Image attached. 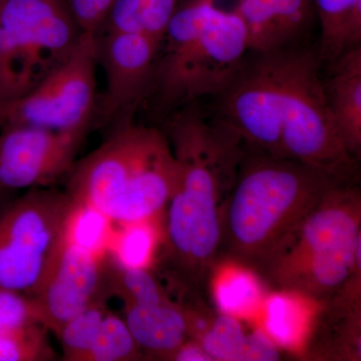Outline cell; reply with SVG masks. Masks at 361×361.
Returning <instances> with one entry per match:
<instances>
[{"label":"cell","instance_id":"6da1fadb","mask_svg":"<svg viewBox=\"0 0 361 361\" xmlns=\"http://www.w3.org/2000/svg\"><path fill=\"white\" fill-rule=\"evenodd\" d=\"M165 134L180 175L168 203L161 262L190 286L203 279L221 250V197L234 184L243 146L230 128L198 109L171 118Z\"/></svg>","mask_w":361,"mask_h":361},{"label":"cell","instance_id":"7a4b0ae2","mask_svg":"<svg viewBox=\"0 0 361 361\" xmlns=\"http://www.w3.org/2000/svg\"><path fill=\"white\" fill-rule=\"evenodd\" d=\"M351 176L247 148L221 211V247L260 269L332 188Z\"/></svg>","mask_w":361,"mask_h":361},{"label":"cell","instance_id":"3957f363","mask_svg":"<svg viewBox=\"0 0 361 361\" xmlns=\"http://www.w3.org/2000/svg\"><path fill=\"white\" fill-rule=\"evenodd\" d=\"M68 174L73 200L123 225L158 217L178 186L180 166L163 132L123 123Z\"/></svg>","mask_w":361,"mask_h":361},{"label":"cell","instance_id":"277c9868","mask_svg":"<svg viewBox=\"0 0 361 361\" xmlns=\"http://www.w3.org/2000/svg\"><path fill=\"white\" fill-rule=\"evenodd\" d=\"M248 35L234 11L215 0L179 4L161 42L153 92L163 113L206 97H217L236 77L248 56Z\"/></svg>","mask_w":361,"mask_h":361},{"label":"cell","instance_id":"5b68a950","mask_svg":"<svg viewBox=\"0 0 361 361\" xmlns=\"http://www.w3.org/2000/svg\"><path fill=\"white\" fill-rule=\"evenodd\" d=\"M360 195L344 180L322 201L261 266L282 291L325 298L360 268Z\"/></svg>","mask_w":361,"mask_h":361},{"label":"cell","instance_id":"8992f818","mask_svg":"<svg viewBox=\"0 0 361 361\" xmlns=\"http://www.w3.org/2000/svg\"><path fill=\"white\" fill-rule=\"evenodd\" d=\"M272 82L273 126L282 158L351 176L356 163L327 106L322 59L308 44L266 52Z\"/></svg>","mask_w":361,"mask_h":361},{"label":"cell","instance_id":"52a82bcc","mask_svg":"<svg viewBox=\"0 0 361 361\" xmlns=\"http://www.w3.org/2000/svg\"><path fill=\"white\" fill-rule=\"evenodd\" d=\"M82 35L66 0H0V99L33 89Z\"/></svg>","mask_w":361,"mask_h":361},{"label":"cell","instance_id":"ba28073f","mask_svg":"<svg viewBox=\"0 0 361 361\" xmlns=\"http://www.w3.org/2000/svg\"><path fill=\"white\" fill-rule=\"evenodd\" d=\"M68 193L32 189L0 210V288L35 296L63 241Z\"/></svg>","mask_w":361,"mask_h":361},{"label":"cell","instance_id":"9c48e42d","mask_svg":"<svg viewBox=\"0 0 361 361\" xmlns=\"http://www.w3.org/2000/svg\"><path fill=\"white\" fill-rule=\"evenodd\" d=\"M97 32H82L68 58L23 96L4 102L2 126L87 133L96 111Z\"/></svg>","mask_w":361,"mask_h":361},{"label":"cell","instance_id":"30bf717a","mask_svg":"<svg viewBox=\"0 0 361 361\" xmlns=\"http://www.w3.org/2000/svg\"><path fill=\"white\" fill-rule=\"evenodd\" d=\"M85 135L30 126H2L0 192L45 184L70 172Z\"/></svg>","mask_w":361,"mask_h":361},{"label":"cell","instance_id":"8fae6325","mask_svg":"<svg viewBox=\"0 0 361 361\" xmlns=\"http://www.w3.org/2000/svg\"><path fill=\"white\" fill-rule=\"evenodd\" d=\"M110 295L108 257H99L63 239L51 269L32 298L42 324L58 336L71 318L94 301Z\"/></svg>","mask_w":361,"mask_h":361},{"label":"cell","instance_id":"7c38bea8","mask_svg":"<svg viewBox=\"0 0 361 361\" xmlns=\"http://www.w3.org/2000/svg\"><path fill=\"white\" fill-rule=\"evenodd\" d=\"M97 45L106 90L96 110L106 125L152 94L161 44L144 35L104 32Z\"/></svg>","mask_w":361,"mask_h":361},{"label":"cell","instance_id":"4fadbf2b","mask_svg":"<svg viewBox=\"0 0 361 361\" xmlns=\"http://www.w3.org/2000/svg\"><path fill=\"white\" fill-rule=\"evenodd\" d=\"M233 11L243 21L252 52L307 44L316 18L313 0H237Z\"/></svg>","mask_w":361,"mask_h":361},{"label":"cell","instance_id":"5bb4252c","mask_svg":"<svg viewBox=\"0 0 361 361\" xmlns=\"http://www.w3.org/2000/svg\"><path fill=\"white\" fill-rule=\"evenodd\" d=\"M323 77L327 106L349 153L355 159L361 148V45L327 63Z\"/></svg>","mask_w":361,"mask_h":361},{"label":"cell","instance_id":"9a60e30c","mask_svg":"<svg viewBox=\"0 0 361 361\" xmlns=\"http://www.w3.org/2000/svg\"><path fill=\"white\" fill-rule=\"evenodd\" d=\"M125 316L140 350L155 357L170 360L189 336L186 311L169 300L152 306L125 304Z\"/></svg>","mask_w":361,"mask_h":361},{"label":"cell","instance_id":"2e32d148","mask_svg":"<svg viewBox=\"0 0 361 361\" xmlns=\"http://www.w3.org/2000/svg\"><path fill=\"white\" fill-rule=\"evenodd\" d=\"M323 65L361 45V0H313Z\"/></svg>","mask_w":361,"mask_h":361},{"label":"cell","instance_id":"e0dca14e","mask_svg":"<svg viewBox=\"0 0 361 361\" xmlns=\"http://www.w3.org/2000/svg\"><path fill=\"white\" fill-rule=\"evenodd\" d=\"M180 0H115L104 18V32L140 35L163 42ZM99 28V30H101Z\"/></svg>","mask_w":361,"mask_h":361},{"label":"cell","instance_id":"ac0fdd59","mask_svg":"<svg viewBox=\"0 0 361 361\" xmlns=\"http://www.w3.org/2000/svg\"><path fill=\"white\" fill-rule=\"evenodd\" d=\"M104 214L84 202L73 200L66 218L63 239L68 243L106 258L115 229Z\"/></svg>","mask_w":361,"mask_h":361},{"label":"cell","instance_id":"d6986e66","mask_svg":"<svg viewBox=\"0 0 361 361\" xmlns=\"http://www.w3.org/2000/svg\"><path fill=\"white\" fill-rule=\"evenodd\" d=\"M120 226V229L114 232L109 259L120 267L148 269L159 238L155 220Z\"/></svg>","mask_w":361,"mask_h":361},{"label":"cell","instance_id":"ffe728a7","mask_svg":"<svg viewBox=\"0 0 361 361\" xmlns=\"http://www.w3.org/2000/svg\"><path fill=\"white\" fill-rule=\"evenodd\" d=\"M264 331L277 345L292 348L301 339L306 322L300 301L293 293L282 291L265 301Z\"/></svg>","mask_w":361,"mask_h":361},{"label":"cell","instance_id":"44dd1931","mask_svg":"<svg viewBox=\"0 0 361 361\" xmlns=\"http://www.w3.org/2000/svg\"><path fill=\"white\" fill-rule=\"evenodd\" d=\"M249 336L235 316L221 313L199 334L197 343L211 360H246Z\"/></svg>","mask_w":361,"mask_h":361},{"label":"cell","instance_id":"7402d4cb","mask_svg":"<svg viewBox=\"0 0 361 361\" xmlns=\"http://www.w3.org/2000/svg\"><path fill=\"white\" fill-rule=\"evenodd\" d=\"M214 296L221 313L239 317L257 310L262 301V290L257 279L248 271L233 269L220 276Z\"/></svg>","mask_w":361,"mask_h":361},{"label":"cell","instance_id":"603a6c76","mask_svg":"<svg viewBox=\"0 0 361 361\" xmlns=\"http://www.w3.org/2000/svg\"><path fill=\"white\" fill-rule=\"evenodd\" d=\"M108 285L110 293L120 297L125 304L152 306L168 301L149 269L120 267L109 257Z\"/></svg>","mask_w":361,"mask_h":361},{"label":"cell","instance_id":"cb8c5ba5","mask_svg":"<svg viewBox=\"0 0 361 361\" xmlns=\"http://www.w3.org/2000/svg\"><path fill=\"white\" fill-rule=\"evenodd\" d=\"M106 301V298L94 301L59 330L56 336L61 341L63 360L84 361L108 313Z\"/></svg>","mask_w":361,"mask_h":361},{"label":"cell","instance_id":"d4e9b609","mask_svg":"<svg viewBox=\"0 0 361 361\" xmlns=\"http://www.w3.org/2000/svg\"><path fill=\"white\" fill-rule=\"evenodd\" d=\"M141 353L125 319L108 311L84 361L137 360Z\"/></svg>","mask_w":361,"mask_h":361},{"label":"cell","instance_id":"484cf974","mask_svg":"<svg viewBox=\"0 0 361 361\" xmlns=\"http://www.w3.org/2000/svg\"><path fill=\"white\" fill-rule=\"evenodd\" d=\"M44 326L26 332L0 330V361L54 360L56 353L47 341Z\"/></svg>","mask_w":361,"mask_h":361},{"label":"cell","instance_id":"4316f807","mask_svg":"<svg viewBox=\"0 0 361 361\" xmlns=\"http://www.w3.org/2000/svg\"><path fill=\"white\" fill-rule=\"evenodd\" d=\"M40 326L44 325L32 297L0 288L1 331L26 332Z\"/></svg>","mask_w":361,"mask_h":361},{"label":"cell","instance_id":"83f0119b","mask_svg":"<svg viewBox=\"0 0 361 361\" xmlns=\"http://www.w3.org/2000/svg\"><path fill=\"white\" fill-rule=\"evenodd\" d=\"M115 0H71L68 6L82 32H99Z\"/></svg>","mask_w":361,"mask_h":361},{"label":"cell","instance_id":"f1b7e54d","mask_svg":"<svg viewBox=\"0 0 361 361\" xmlns=\"http://www.w3.org/2000/svg\"><path fill=\"white\" fill-rule=\"evenodd\" d=\"M280 357L279 349L263 329L254 330L249 336L245 361H273Z\"/></svg>","mask_w":361,"mask_h":361},{"label":"cell","instance_id":"f546056e","mask_svg":"<svg viewBox=\"0 0 361 361\" xmlns=\"http://www.w3.org/2000/svg\"><path fill=\"white\" fill-rule=\"evenodd\" d=\"M170 360L178 361H209L211 358L207 355L197 342H184L173 353Z\"/></svg>","mask_w":361,"mask_h":361},{"label":"cell","instance_id":"4dcf8cb0","mask_svg":"<svg viewBox=\"0 0 361 361\" xmlns=\"http://www.w3.org/2000/svg\"><path fill=\"white\" fill-rule=\"evenodd\" d=\"M2 104H4V101L0 99V129H1L2 123H4V121H2Z\"/></svg>","mask_w":361,"mask_h":361},{"label":"cell","instance_id":"1f68e13d","mask_svg":"<svg viewBox=\"0 0 361 361\" xmlns=\"http://www.w3.org/2000/svg\"><path fill=\"white\" fill-rule=\"evenodd\" d=\"M2 197H4V193L0 192V210H1L2 208Z\"/></svg>","mask_w":361,"mask_h":361},{"label":"cell","instance_id":"d6a6232c","mask_svg":"<svg viewBox=\"0 0 361 361\" xmlns=\"http://www.w3.org/2000/svg\"><path fill=\"white\" fill-rule=\"evenodd\" d=\"M66 1H68V2H70V1H71V0H66Z\"/></svg>","mask_w":361,"mask_h":361}]
</instances>
